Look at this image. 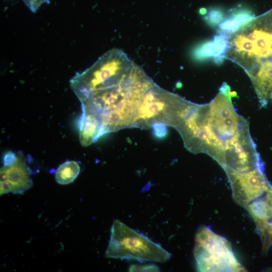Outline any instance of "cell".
Segmentation results:
<instances>
[{
	"label": "cell",
	"instance_id": "6da1fadb",
	"mask_svg": "<svg viewBox=\"0 0 272 272\" xmlns=\"http://www.w3.org/2000/svg\"><path fill=\"white\" fill-rule=\"evenodd\" d=\"M155 83L122 50L105 53L70 80L81 103L79 140L88 146L100 137L135 127L147 92Z\"/></svg>",
	"mask_w": 272,
	"mask_h": 272
},
{
	"label": "cell",
	"instance_id": "7a4b0ae2",
	"mask_svg": "<svg viewBox=\"0 0 272 272\" xmlns=\"http://www.w3.org/2000/svg\"><path fill=\"white\" fill-rule=\"evenodd\" d=\"M234 94L224 83L209 103L189 101L175 128L189 152L207 154L224 170L247 172L264 165L249 122L234 107Z\"/></svg>",
	"mask_w": 272,
	"mask_h": 272
},
{
	"label": "cell",
	"instance_id": "3957f363",
	"mask_svg": "<svg viewBox=\"0 0 272 272\" xmlns=\"http://www.w3.org/2000/svg\"><path fill=\"white\" fill-rule=\"evenodd\" d=\"M226 58L241 66L254 90L272 94V10L229 36Z\"/></svg>",
	"mask_w": 272,
	"mask_h": 272
},
{
	"label": "cell",
	"instance_id": "277c9868",
	"mask_svg": "<svg viewBox=\"0 0 272 272\" xmlns=\"http://www.w3.org/2000/svg\"><path fill=\"white\" fill-rule=\"evenodd\" d=\"M171 253L145 235L115 220L105 253L107 258L164 262Z\"/></svg>",
	"mask_w": 272,
	"mask_h": 272
},
{
	"label": "cell",
	"instance_id": "5b68a950",
	"mask_svg": "<svg viewBox=\"0 0 272 272\" xmlns=\"http://www.w3.org/2000/svg\"><path fill=\"white\" fill-rule=\"evenodd\" d=\"M193 254L198 271H245L230 243L207 226L200 227L196 232Z\"/></svg>",
	"mask_w": 272,
	"mask_h": 272
},
{
	"label": "cell",
	"instance_id": "8992f818",
	"mask_svg": "<svg viewBox=\"0 0 272 272\" xmlns=\"http://www.w3.org/2000/svg\"><path fill=\"white\" fill-rule=\"evenodd\" d=\"M224 171L231 185L234 200L244 208L272 188L264 174V168L244 172Z\"/></svg>",
	"mask_w": 272,
	"mask_h": 272
},
{
	"label": "cell",
	"instance_id": "52a82bcc",
	"mask_svg": "<svg viewBox=\"0 0 272 272\" xmlns=\"http://www.w3.org/2000/svg\"><path fill=\"white\" fill-rule=\"evenodd\" d=\"M3 163L0 170L1 195L9 192L23 194L31 187V171L22 152H5Z\"/></svg>",
	"mask_w": 272,
	"mask_h": 272
},
{
	"label": "cell",
	"instance_id": "ba28073f",
	"mask_svg": "<svg viewBox=\"0 0 272 272\" xmlns=\"http://www.w3.org/2000/svg\"><path fill=\"white\" fill-rule=\"evenodd\" d=\"M229 36L217 33L212 40L198 45L192 52L193 57L198 61L212 59L216 64H221L226 58L229 48Z\"/></svg>",
	"mask_w": 272,
	"mask_h": 272
},
{
	"label": "cell",
	"instance_id": "9c48e42d",
	"mask_svg": "<svg viewBox=\"0 0 272 272\" xmlns=\"http://www.w3.org/2000/svg\"><path fill=\"white\" fill-rule=\"evenodd\" d=\"M254 18L253 14L245 11L234 12L218 25L217 32L229 36L238 31Z\"/></svg>",
	"mask_w": 272,
	"mask_h": 272
},
{
	"label": "cell",
	"instance_id": "30bf717a",
	"mask_svg": "<svg viewBox=\"0 0 272 272\" xmlns=\"http://www.w3.org/2000/svg\"><path fill=\"white\" fill-rule=\"evenodd\" d=\"M80 172V167L76 161H67L58 167L55 172V179L60 184H67L75 180Z\"/></svg>",
	"mask_w": 272,
	"mask_h": 272
},
{
	"label": "cell",
	"instance_id": "8fae6325",
	"mask_svg": "<svg viewBox=\"0 0 272 272\" xmlns=\"http://www.w3.org/2000/svg\"><path fill=\"white\" fill-rule=\"evenodd\" d=\"M245 209L255 222L268 220L272 218V213L265 197L254 200Z\"/></svg>",
	"mask_w": 272,
	"mask_h": 272
},
{
	"label": "cell",
	"instance_id": "7c38bea8",
	"mask_svg": "<svg viewBox=\"0 0 272 272\" xmlns=\"http://www.w3.org/2000/svg\"><path fill=\"white\" fill-rule=\"evenodd\" d=\"M255 223L261 239L262 252L266 253L269 247L272 244V221H258Z\"/></svg>",
	"mask_w": 272,
	"mask_h": 272
},
{
	"label": "cell",
	"instance_id": "4fadbf2b",
	"mask_svg": "<svg viewBox=\"0 0 272 272\" xmlns=\"http://www.w3.org/2000/svg\"><path fill=\"white\" fill-rule=\"evenodd\" d=\"M205 20L208 25L216 27L224 20L222 13L219 11H212L205 16Z\"/></svg>",
	"mask_w": 272,
	"mask_h": 272
},
{
	"label": "cell",
	"instance_id": "5bb4252c",
	"mask_svg": "<svg viewBox=\"0 0 272 272\" xmlns=\"http://www.w3.org/2000/svg\"><path fill=\"white\" fill-rule=\"evenodd\" d=\"M129 271H159V267L153 263L146 264H132L129 268Z\"/></svg>",
	"mask_w": 272,
	"mask_h": 272
},
{
	"label": "cell",
	"instance_id": "9a60e30c",
	"mask_svg": "<svg viewBox=\"0 0 272 272\" xmlns=\"http://www.w3.org/2000/svg\"><path fill=\"white\" fill-rule=\"evenodd\" d=\"M167 125L161 123L156 122L154 123L151 127L153 129V132L156 137L159 139H163L167 134Z\"/></svg>",
	"mask_w": 272,
	"mask_h": 272
},
{
	"label": "cell",
	"instance_id": "2e32d148",
	"mask_svg": "<svg viewBox=\"0 0 272 272\" xmlns=\"http://www.w3.org/2000/svg\"><path fill=\"white\" fill-rule=\"evenodd\" d=\"M26 5L33 12H35L41 5L49 0H23Z\"/></svg>",
	"mask_w": 272,
	"mask_h": 272
},
{
	"label": "cell",
	"instance_id": "e0dca14e",
	"mask_svg": "<svg viewBox=\"0 0 272 272\" xmlns=\"http://www.w3.org/2000/svg\"><path fill=\"white\" fill-rule=\"evenodd\" d=\"M265 197L268 202L272 213V188L266 192Z\"/></svg>",
	"mask_w": 272,
	"mask_h": 272
}]
</instances>
